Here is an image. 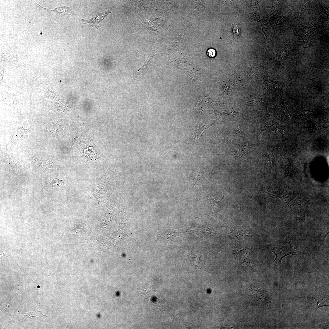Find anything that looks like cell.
<instances>
[{
  "instance_id": "1",
  "label": "cell",
  "mask_w": 329,
  "mask_h": 329,
  "mask_svg": "<svg viewBox=\"0 0 329 329\" xmlns=\"http://www.w3.org/2000/svg\"><path fill=\"white\" fill-rule=\"evenodd\" d=\"M292 239V238H290L278 240L265 247L275 255L276 257L273 263L277 264H280L282 259L286 256L299 254V251L294 249L291 246Z\"/></svg>"
},
{
  "instance_id": "2",
  "label": "cell",
  "mask_w": 329,
  "mask_h": 329,
  "mask_svg": "<svg viewBox=\"0 0 329 329\" xmlns=\"http://www.w3.org/2000/svg\"><path fill=\"white\" fill-rule=\"evenodd\" d=\"M31 130L30 128L27 129L23 128L22 125L16 127L10 140L6 145V149H12L15 145L25 139L28 133Z\"/></svg>"
},
{
  "instance_id": "3",
  "label": "cell",
  "mask_w": 329,
  "mask_h": 329,
  "mask_svg": "<svg viewBox=\"0 0 329 329\" xmlns=\"http://www.w3.org/2000/svg\"><path fill=\"white\" fill-rule=\"evenodd\" d=\"M74 146H80V147L76 148H82L79 149L80 152L82 151V153L83 154L84 156L87 157H89V159H92L96 157V155L97 154L98 152L97 150V148L95 145L92 140H88L86 141H83L80 140V142H77V144L75 143Z\"/></svg>"
},
{
  "instance_id": "4",
  "label": "cell",
  "mask_w": 329,
  "mask_h": 329,
  "mask_svg": "<svg viewBox=\"0 0 329 329\" xmlns=\"http://www.w3.org/2000/svg\"><path fill=\"white\" fill-rule=\"evenodd\" d=\"M244 227L232 226L227 231V235L229 239L235 240H241L256 236L247 235L246 233L247 231Z\"/></svg>"
},
{
  "instance_id": "5",
  "label": "cell",
  "mask_w": 329,
  "mask_h": 329,
  "mask_svg": "<svg viewBox=\"0 0 329 329\" xmlns=\"http://www.w3.org/2000/svg\"><path fill=\"white\" fill-rule=\"evenodd\" d=\"M46 108L55 112L58 116L64 115L72 109L65 102H51L46 106Z\"/></svg>"
},
{
  "instance_id": "6",
  "label": "cell",
  "mask_w": 329,
  "mask_h": 329,
  "mask_svg": "<svg viewBox=\"0 0 329 329\" xmlns=\"http://www.w3.org/2000/svg\"><path fill=\"white\" fill-rule=\"evenodd\" d=\"M114 6L111 7L105 11L100 13L90 19H83V24L89 23L90 24L92 27H94L98 29L99 27V23L109 13L111 12V10Z\"/></svg>"
},
{
  "instance_id": "7",
  "label": "cell",
  "mask_w": 329,
  "mask_h": 329,
  "mask_svg": "<svg viewBox=\"0 0 329 329\" xmlns=\"http://www.w3.org/2000/svg\"><path fill=\"white\" fill-rule=\"evenodd\" d=\"M63 129L62 126L60 124L56 123H51L47 127V136L49 138L55 137L59 140Z\"/></svg>"
},
{
  "instance_id": "8",
  "label": "cell",
  "mask_w": 329,
  "mask_h": 329,
  "mask_svg": "<svg viewBox=\"0 0 329 329\" xmlns=\"http://www.w3.org/2000/svg\"><path fill=\"white\" fill-rule=\"evenodd\" d=\"M250 288L252 294L257 300L262 303L268 302L269 299L265 291L257 288L253 285H251Z\"/></svg>"
},
{
  "instance_id": "9",
  "label": "cell",
  "mask_w": 329,
  "mask_h": 329,
  "mask_svg": "<svg viewBox=\"0 0 329 329\" xmlns=\"http://www.w3.org/2000/svg\"><path fill=\"white\" fill-rule=\"evenodd\" d=\"M237 249L234 251L237 257L242 262L247 263L251 266V261L249 258V252L245 249Z\"/></svg>"
},
{
  "instance_id": "10",
  "label": "cell",
  "mask_w": 329,
  "mask_h": 329,
  "mask_svg": "<svg viewBox=\"0 0 329 329\" xmlns=\"http://www.w3.org/2000/svg\"><path fill=\"white\" fill-rule=\"evenodd\" d=\"M183 229H167L164 232L163 235L168 241H172L176 236H180L184 232Z\"/></svg>"
},
{
  "instance_id": "11",
  "label": "cell",
  "mask_w": 329,
  "mask_h": 329,
  "mask_svg": "<svg viewBox=\"0 0 329 329\" xmlns=\"http://www.w3.org/2000/svg\"><path fill=\"white\" fill-rule=\"evenodd\" d=\"M224 196V194H223L222 198L219 201L216 200L210 196L207 197V198L212 208V214L217 212L222 208L223 205V199Z\"/></svg>"
},
{
  "instance_id": "12",
  "label": "cell",
  "mask_w": 329,
  "mask_h": 329,
  "mask_svg": "<svg viewBox=\"0 0 329 329\" xmlns=\"http://www.w3.org/2000/svg\"><path fill=\"white\" fill-rule=\"evenodd\" d=\"M211 126L210 123L204 122L196 126L195 129V136L196 141H198L203 132Z\"/></svg>"
},
{
  "instance_id": "13",
  "label": "cell",
  "mask_w": 329,
  "mask_h": 329,
  "mask_svg": "<svg viewBox=\"0 0 329 329\" xmlns=\"http://www.w3.org/2000/svg\"><path fill=\"white\" fill-rule=\"evenodd\" d=\"M1 55L2 59V60L14 63L16 62L18 59L17 55L8 51L6 52L2 53Z\"/></svg>"
},
{
  "instance_id": "14",
  "label": "cell",
  "mask_w": 329,
  "mask_h": 329,
  "mask_svg": "<svg viewBox=\"0 0 329 329\" xmlns=\"http://www.w3.org/2000/svg\"><path fill=\"white\" fill-rule=\"evenodd\" d=\"M47 10L55 11L58 14L63 15H73L75 12L71 10L70 7L65 6H59L52 10Z\"/></svg>"
},
{
  "instance_id": "15",
  "label": "cell",
  "mask_w": 329,
  "mask_h": 329,
  "mask_svg": "<svg viewBox=\"0 0 329 329\" xmlns=\"http://www.w3.org/2000/svg\"><path fill=\"white\" fill-rule=\"evenodd\" d=\"M193 176L194 184L195 185H196L200 182V178L203 177V173L200 166H199L195 170Z\"/></svg>"
},
{
  "instance_id": "16",
  "label": "cell",
  "mask_w": 329,
  "mask_h": 329,
  "mask_svg": "<svg viewBox=\"0 0 329 329\" xmlns=\"http://www.w3.org/2000/svg\"><path fill=\"white\" fill-rule=\"evenodd\" d=\"M65 181V179L61 180L57 178H55L53 179L49 183H47V184L51 188H54L60 187L64 183Z\"/></svg>"
},
{
  "instance_id": "17",
  "label": "cell",
  "mask_w": 329,
  "mask_h": 329,
  "mask_svg": "<svg viewBox=\"0 0 329 329\" xmlns=\"http://www.w3.org/2000/svg\"><path fill=\"white\" fill-rule=\"evenodd\" d=\"M154 51L155 49H154L152 50L150 54L143 65L137 71L136 74V75H138L139 73H140L142 72L143 71L146 69L149 62L152 59L154 55Z\"/></svg>"
},
{
  "instance_id": "18",
  "label": "cell",
  "mask_w": 329,
  "mask_h": 329,
  "mask_svg": "<svg viewBox=\"0 0 329 329\" xmlns=\"http://www.w3.org/2000/svg\"><path fill=\"white\" fill-rule=\"evenodd\" d=\"M187 259L193 265L198 266L200 264L199 260L201 256L200 254H195L193 256H191L189 254Z\"/></svg>"
},
{
  "instance_id": "19",
  "label": "cell",
  "mask_w": 329,
  "mask_h": 329,
  "mask_svg": "<svg viewBox=\"0 0 329 329\" xmlns=\"http://www.w3.org/2000/svg\"><path fill=\"white\" fill-rule=\"evenodd\" d=\"M328 299L326 300L325 299H322L321 300V301L319 302V303L317 304V306L316 310H315V312L316 311V310L318 309L320 307L325 306H328Z\"/></svg>"
},
{
  "instance_id": "20",
  "label": "cell",
  "mask_w": 329,
  "mask_h": 329,
  "mask_svg": "<svg viewBox=\"0 0 329 329\" xmlns=\"http://www.w3.org/2000/svg\"><path fill=\"white\" fill-rule=\"evenodd\" d=\"M207 54L209 57L212 58L215 56L216 52L214 49L210 48L207 51Z\"/></svg>"
},
{
  "instance_id": "21",
  "label": "cell",
  "mask_w": 329,
  "mask_h": 329,
  "mask_svg": "<svg viewBox=\"0 0 329 329\" xmlns=\"http://www.w3.org/2000/svg\"><path fill=\"white\" fill-rule=\"evenodd\" d=\"M239 28L237 27V26H234V28L233 29V32H234L233 33L234 34V35H235L236 37H237L238 36L237 33H237L239 34Z\"/></svg>"
},
{
  "instance_id": "22",
  "label": "cell",
  "mask_w": 329,
  "mask_h": 329,
  "mask_svg": "<svg viewBox=\"0 0 329 329\" xmlns=\"http://www.w3.org/2000/svg\"><path fill=\"white\" fill-rule=\"evenodd\" d=\"M0 255H1L2 257H4V256H5L8 257V256H6L5 254H4V251H1Z\"/></svg>"
}]
</instances>
